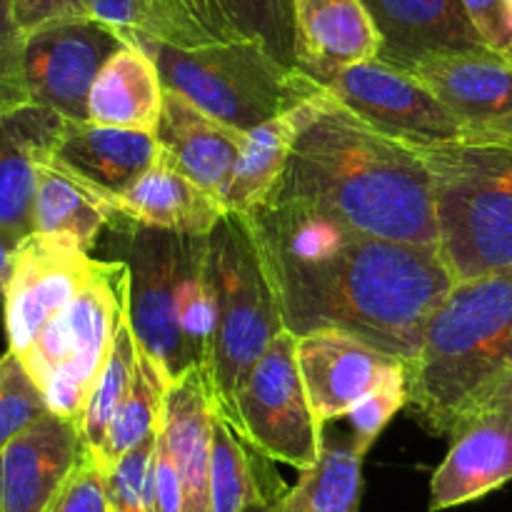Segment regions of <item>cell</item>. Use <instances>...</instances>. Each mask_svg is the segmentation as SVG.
Returning <instances> with one entry per match:
<instances>
[{
  "label": "cell",
  "instance_id": "1",
  "mask_svg": "<svg viewBox=\"0 0 512 512\" xmlns=\"http://www.w3.org/2000/svg\"><path fill=\"white\" fill-rule=\"evenodd\" d=\"M293 335L335 328L410 363L455 285L438 248L358 233L305 200L270 195L248 213Z\"/></svg>",
  "mask_w": 512,
  "mask_h": 512
},
{
  "label": "cell",
  "instance_id": "2",
  "mask_svg": "<svg viewBox=\"0 0 512 512\" xmlns=\"http://www.w3.org/2000/svg\"><path fill=\"white\" fill-rule=\"evenodd\" d=\"M293 113L298 135L273 195L318 205L373 238L438 248L433 180L413 145L375 130L323 85Z\"/></svg>",
  "mask_w": 512,
  "mask_h": 512
},
{
  "label": "cell",
  "instance_id": "3",
  "mask_svg": "<svg viewBox=\"0 0 512 512\" xmlns=\"http://www.w3.org/2000/svg\"><path fill=\"white\" fill-rule=\"evenodd\" d=\"M510 383L512 268H503L460 280L433 310L408 363V405L430 433L453 438Z\"/></svg>",
  "mask_w": 512,
  "mask_h": 512
},
{
  "label": "cell",
  "instance_id": "4",
  "mask_svg": "<svg viewBox=\"0 0 512 512\" xmlns=\"http://www.w3.org/2000/svg\"><path fill=\"white\" fill-rule=\"evenodd\" d=\"M410 145L433 180L438 255L450 278L512 268V140Z\"/></svg>",
  "mask_w": 512,
  "mask_h": 512
},
{
  "label": "cell",
  "instance_id": "5",
  "mask_svg": "<svg viewBox=\"0 0 512 512\" xmlns=\"http://www.w3.org/2000/svg\"><path fill=\"white\" fill-rule=\"evenodd\" d=\"M205 273L213 328L203 375L213 410L233 425L245 378L285 330L248 215L228 210L215 223L208 233Z\"/></svg>",
  "mask_w": 512,
  "mask_h": 512
},
{
  "label": "cell",
  "instance_id": "6",
  "mask_svg": "<svg viewBox=\"0 0 512 512\" xmlns=\"http://www.w3.org/2000/svg\"><path fill=\"white\" fill-rule=\"evenodd\" d=\"M123 35L155 60L165 88L245 133L293 110L320 85L255 40L180 48L140 30Z\"/></svg>",
  "mask_w": 512,
  "mask_h": 512
},
{
  "label": "cell",
  "instance_id": "7",
  "mask_svg": "<svg viewBox=\"0 0 512 512\" xmlns=\"http://www.w3.org/2000/svg\"><path fill=\"white\" fill-rule=\"evenodd\" d=\"M125 308L128 265L120 258L95 260L93 273L68 308L55 315L35 343L18 355L43 390L50 413L80 425Z\"/></svg>",
  "mask_w": 512,
  "mask_h": 512
},
{
  "label": "cell",
  "instance_id": "8",
  "mask_svg": "<svg viewBox=\"0 0 512 512\" xmlns=\"http://www.w3.org/2000/svg\"><path fill=\"white\" fill-rule=\"evenodd\" d=\"M120 260L128 265V315L143 353L165 380L198 368L180 328V278L193 235L120 218Z\"/></svg>",
  "mask_w": 512,
  "mask_h": 512
},
{
  "label": "cell",
  "instance_id": "9",
  "mask_svg": "<svg viewBox=\"0 0 512 512\" xmlns=\"http://www.w3.org/2000/svg\"><path fill=\"white\" fill-rule=\"evenodd\" d=\"M235 433L273 463L310 470L323 450V423L310 405L298 365V340L275 335L245 378L235 405Z\"/></svg>",
  "mask_w": 512,
  "mask_h": 512
},
{
  "label": "cell",
  "instance_id": "10",
  "mask_svg": "<svg viewBox=\"0 0 512 512\" xmlns=\"http://www.w3.org/2000/svg\"><path fill=\"white\" fill-rule=\"evenodd\" d=\"M93 265L90 250L63 235L30 233L20 240L0 288L8 350L23 355L45 325L68 308Z\"/></svg>",
  "mask_w": 512,
  "mask_h": 512
},
{
  "label": "cell",
  "instance_id": "11",
  "mask_svg": "<svg viewBox=\"0 0 512 512\" xmlns=\"http://www.w3.org/2000/svg\"><path fill=\"white\" fill-rule=\"evenodd\" d=\"M128 43L98 18H75L25 35L23 73L28 100L68 120H88V98L100 68Z\"/></svg>",
  "mask_w": 512,
  "mask_h": 512
},
{
  "label": "cell",
  "instance_id": "12",
  "mask_svg": "<svg viewBox=\"0 0 512 512\" xmlns=\"http://www.w3.org/2000/svg\"><path fill=\"white\" fill-rule=\"evenodd\" d=\"M323 88L375 130L403 143L468 138V128L418 78L380 60L350 65Z\"/></svg>",
  "mask_w": 512,
  "mask_h": 512
},
{
  "label": "cell",
  "instance_id": "13",
  "mask_svg": "<svg viewBox=\"0 0 512 512\" xmlns=\"http://www.w3.org/2000/svg\"><path fill=\"white\" fill-rule=\"evenodd\" d=\"M153 38L180 48L255 40L298 68L285 0H153Z\"/></svg>",
  "mask_w": 512,
  "mask_h": 512
},
{
  "label": "cell",
  "instance_id": "14",
  "mask_svg": "<svg viewBox=\"0 0 512 512\" xmlns=\"http://www.w3.org/2000/svg\"><path fill=\"white\" fill-rule=\"evenodd\" d=\"M405 70L468 128V138H493L512 123V60L500 50H443Z\"/></svg>",
  "mask_w": 512,
  "mask_h": 512
},
{
  "label": "cell",
  "instance_id": "15",
  "mask_svg": "<svg viewBox=\"0 0 512 512\" xmlns=\"http://www.w3.org/2000/svg\"><path fill=\"white\" fill-rule=\"evenodd\" d=\"M80 425L45 413L0 450V512H45L80 460Z\"/></svg>",
  "mask_w": 512,
  "mask_h": 512
},
{
  "label": "cell",
  "instance_id": "16",
  "mask_svg": "<svg viewBox=\"0 0 512 512\" xmlns=\"http://www.w3.org/2000/svg\"><path fill=\"white\" fill-rule=\"evenodd\" d=\"M298 365L320 423L340 420L388 373L398 358L345 330L323 328L295 335Z\"/></svg>",
  "mask_w": 512,
  "mask_h": 512
},
{
  "label": "cell",
  "instance_id": "17",
  "mask_svg": "<svg viewBox=\"0 0 512 512\" xmlns=\"http://www.w3.org/2000/svg\"><path fill=\"white\" fill-rule=\"evenodd\" d=\"M290 18L295 63L315 83L380 58L383 35L363 0H293Z\"/></svg>",
  "mask_w": 512,
  "mask_h": 512
},
{
  "label": "cell",
  "instance_id": "18",
  "mask_svg": "<svg viewBox=\"0 0 512 512\" xmlns=\"http://www.w3.org/2000/svg\"><path fill=\"white\" fill-rule=\"evenodd\" d=\"M160 155L155 133L63 118L48 158L108 198L125 193Z\"/></svg>",
  "mask_w": 512,
  "mask_h": 512
},
{
  "label": "cell",
  "instance_id": "19",
  "mask_svg": "<svg viewBox=\"0 0 512 512\" xmlns=\"http://www.w3.org/2000/svg\"><path fill=\"white\" fill-rule=\"evenodd\" d=\"M512 480V413L493 410L450 438V450L430 480V510H450L485 498Z\"/></svg>",
  "mask_w": 512,
  "mask_h": 512
},
{
  "label": "cell",
  "instance_id": "20",
  "mask_svg": "<svg viewBox=\"0 0 512 512\" xmlns=\"http://www.w3.org/2000/svg\"><path fill=\"white\" fill-rule=\"evenodd\" d=\"M155 138L160 150L170 155L188 178L225 203L245 130L205 113L188 98L165 88Z\"/></svg>",
  "mask_w": 512,
  "mask_h": 512
},
{
  "label": "cell",
  "instance_id": "21",
  "mask_svg": "<svg viewBox=\"0 0 512 512\" xmlns=\"http://www.w3.org/2000/svg\"><path fill=\"white\" fill-rule=\"evenodd\" d=\"M60 123L63 115L33 103L0 110V233L15 243L33 233L38 163Z\"/></svg>",
  "mask_w": 512,
  "mask_h": 512
},
{
  "label": "cell",
  "instance_id": "22",
  "mask_svg": "<svg viewBox=\"0 0 512 512\" xmlns=\"http://www.w3.org/2000/svg\"><path fill=\"white\" fill-rule=\"evenodd\" d=\"M383 35L380 63L405 70L443 50L485 45L475 33L463 0H363Z\"/></svg>",
  "mask_w": 512,
  "mask_h": 512
},
{
  "label": "cell",
  "instance_id": "23",
  "mask_svg": "<svg viewBox=\"0 0 512 512\" xmlns=\"http://www.w3.org/2000/svg\"><path fill=\"white\" fill-rule=\"evenodd\" d=\"M113 203L120 218L130 223L185 235H208L228 213L223 200L200 188L163 150L125 193L115 195Z\"/></svg>",
  "mask_w": 512,
  "mask_h": 512
},
{
  "label": "cell",
  "instance_id": "24",
  "mask_svg": "<svg viewBox=\"0 0 512 512\" xmlns=\"http://www.w3.org/2000/svg\"><path fill=\"white\" fill-rule=\"evenodd\" d=\"M210 403L208 385L200 368L170 380L163 398L160 435L183 480L185 510L210 512Z\"/></svg>",
  "mask_w": 512,
  "mask_h": 512
},
{
  "label": "cell",
  "instance_id": "25",
  "mask_svg": "<svg viewBox=\"0 0 512 512\" xmlns=\"http://www.w3.org/2000/svg\"><path fill=\"white\" fill-rule=\"evenodd\" d=\"M163 95L165 85L155 60L128 38L95 78L88 98V120L155 133Z\"/></svg>",
  "mask_w": 512,
  "mask_h": 512
},
{
  "label": "cell",
  "instance_id": "26",
  "mask_svg": "<svg viewBox=\"0 0 512 512\" xmlns=\"http://www.w3.org/2000/svg\"><path fill=\"white\" fill-rule=\"evenodd\" d=\"M118 218L113 198L95 190L43 155L33 203V233L63 235L90 250L98 235Z\"/></svg>",
  "mask_w": 512,
  "mask_h": 512
},
{
  "label": "cell",
  "instance_id": "27",
  "mask_svg": "<svg viewBox=\"0 0 512 512\" xmlns=\"http://www.w3.org/2000/svg\"><path fill=\"white\" fill-rule=\"evenodd\" d=\"M263 453L245 443L233 425L213 410L210 420V512H253L273 505L280 480Z\"/></svg>",
  "mask_w": 512,
  "mask_h": 512
},
{
  "label": "cell",
  "instance_id": "28",
  "mask_svg": "<svg viewBox=\"0 0 512 512\" xmlns=\"http://www.w3.org/2000/svg\"><path fill=\"white\" fill-rule=\"evenodd\" d=\"M295 135L298 120L293 110H285L245 133V143L225 193V208L248 215L273 195L288 168Z\"/></svg>",
  "mask_w": 512,
  "mask_h": 512
},
{
  "label": "cell",
  "instance_id": "29",
  "mask_svg": "<svg viewBox=\"0 0 512 512\" xmlns=\"http://www.w3.org/2000/svg\"><path fill=\"white\" fill-rule=\"evenodd\" d=\"M363 458L353 440L323 443L318 463L300 473V480L260 512H360Z\"/></svg>",
  "mask_w": 512,
  "mask_h": 512
},
{
  "label": "cell",
  "instance_id": "30",
  "mask_svg": "<svg viewBox=\"0 0 512 512\" xmlns=\"http://www.w3.org/2000/svg\"><path fill=\"white\" fill-rule=\"evenodd\" d=\"M138 363L140 345L133 333V325H130L128 308H125L118 330H115L113 348H110L108 360H105L103 370L95 380L93 393H90L88 405H85L83 418H80V435H83L85 450L93 458L100 453L105 438H108L115 413H118L130 385H133Z\"/></svg>",
  "mask_w": 512,
  "mask_h": 512
},
{
  "label": "cell",
  "instance_id": "31",
  "mask_svg": "<svg viewBox=\"0 0 512 512\" xmlns=\"http://www.w3.org/2000/svg\"><path fill=\"white\" fill-rule=\"evenodd\" d=\"M165 388H168L165 375L160 373L158 365L140 348V363L138 370H135L133 385H130L123 405L115 413L113 425H110L108 438H105L100 453L95 458L90 455L100 468L105 470L115 460L123 458L128 450L138 448L143 440L158 433L160 418H163Z\"/></svg>",
  "mask_w": 512,
  "mask_h": 512
},
{
  "label": "cell",
  "instance_id": "32",
  "mask_svg": "<svg viewBox=\"0 0 512 512\" xmlns=\"http://www.w3.org/2000/svg\"><path fill=\"white\" fill-rule=\"evenodd\" d=\"M403 405H408V363L398 360L345 415L353 425V443L360 453L373 448Z\"/></svg>",
  "mask_w": 512,
  "mask_h": 512
},
{
  "label": "cell",
  "instance_id": "33",
  "mask_svg": "<svg viewBox=\"0 0 512 512\" xmlns=\"http://www.w3.org/2000/svg\"><path fill=\"white\" fill-rule=\"evenodd\" d=\"M45 413L43 390L30 378L23 360L8 350L0 358V450Z\"/></svg>",
  "mask_w": 512,
  "mask_h": 512
},
{
  "label": "cell",
  "instance_id": "34",
  "mask_svg": "<svg viewBox=\"0 0 512 512\" xmlns=\"http://www.w3.org/2000/svg\"><path fill=\"white\" fill-rule=\"evenodd\" d=\"M158 433L103 470L108 512H153V455Z\"/></svg>",
  "mask_w": 512,
  "mask_h": 512
},
{
  "label": "cell",
  "instance_id": "35",
  "mask_svg": "<svg viewBox=\"0 0 512 512\" xmlns=\"http://www.w3.org/2000/svg\"><path fill=\"white\" fill-rule=\"evenodd\" d=\"M25 35L15 20L13 0H0V110L30 103L23 73Z\"/></svg>",
  "mask_w": 512,
  "mask_h": 512
},
{
  "label": "cell",
  "instance_id": "36",
  "mask_svg": "<svg viewBox=\"0 0 512 512\" xmlns=\"http://www.w3.org/2000/svg\"><path fill=\"white\" fill-rule=\"evenodd\" d=\"M45 512H108L105 473L88 453Z\"/></svg>",
  "mask_w": 512,
  "mask_h": 512
},
{
  "label": "cell",
  "instance_id": "37",
  "mask_svg": "<svg viewBox=\"0 0 512 512\" xmlns=\"http://www.w3.org/2000/svg\"><path fill=\"white\" fill-rule=\"evenodd\" d=\"M13 10L23 35L63 20L93 18L90 0H13Z\"/></svg>",
  "mask_w": 512,
  "mask_h": 512
},
{
  "label": "cell",
  "instance_id": "38",
  "mask_svg": "<svg viewBox=\"0 0 512 512\" xmlns=\"http://www.w3.org/2000/svg\"><path fill=\"white\" fill-rule=\"evenodd\" d=\"M185 493L183 480H180L178 468H175L170 450L165 445L163 435L158 428V440H155L153 455V512H183Z\"/></svg>",
  "mask_w": 512,
  "mask_h": 512
},
{
  "label": "cell",
  "instance_id": "39",
  "mask_svg": "<svg viewBox=\"0 0 512 512\" xmlns=\"http://www.w3.org/2000/svg\"><path fill=\"white\" fill-rule=\"evenodd\" d=\"M463 8L473 23L475 33L488 48L500 50V53L510 48L512 25L503 0H463Z\"/></svg>",
  "mask_w": 512,
  "mask_h": 512
},
{
  "label": "cell",
  "instance_id": "40",
  "mask_svg": "<svg viewBox=\"0 0 512 512\" xmlns=\"http://www.w3.org/2000/svg\"><path fill=\"white\" fill-rule=\"evenodd\" d=\"M90 13L120 33H153V0H90Z\"/></svg>",
  "mask_w": 512,
  "mask_h": 512
},
{
  "label": "cell",
  "instance_id": "41",
  "mask_svg": "<svg viewBox=\"0 0 512 512\" xmlns=\"http://www.w3.org/2000/svg\"><path fill=\"white\" fill-rule=\"evenodd\" d=\"M15 240H10L8 235L0 233V288H3V280H5V273H8V265H10V258H13L15 253Z\"/></svg>",
  "mask_w": 512,
  "mask_h": 512
},
{
  "label": "cell",
  "instance_id": "42",
  "mask_svg": "<svg viewBox=\"0 0 512 512\" xmlns=\"http://www.w3.org/2000/svg\"><path fill=\"white\" fill-rule=\"evenodd\" d=\"M493 410H505V413H512V383L503 390V395H500L498 403L493 405ZM493 410H490V413H493Z\"/></svg>",
  "mask_w": 512,
  "mask_h": 512
},
{
  "label": "cell",
  "instance_id": "43",
  "mask_svg": "<svg viewBox=\"0 0 512 512\" xmlns=\"http://www.w3.org/2000/svg\"><path fill=\"white\" fill-rule=\"evenodd\" d=\"M490 140H512V123L505 125V128L500 130L498 135H493V138H490Z\"/></svg>",
  "mask_w": 512,
  "mask_h": 512
},
{
  "label": "cell",
  "instance_id": "44",
  "mask_svg": "<svg viewBox=\"0 0 512 512\" xmlns=\"http://www.w3.org/2000/svg\"><path fill=\"white\" fill-rule=\"evenodd\" d=\"M505 3V10H508V18H510V25H512V0H503Z\"/></svg>",
  "mask_w": 512,
  "mask_h": 512
},
{
  "label": "cell",
  "instance_id": "45",
  "mask_svg": "<svg viewBox=\"0 0 512 512\" xmlns=\"http://www.w3.org/2000/svg\"><path fill=\"white\" fill-rule=\"evenodd\" d=\"M285 5H288V10L293 13V0H285Z\"/></svg>",
  "mask_w": 512,
  "mask_h": 512
},
{
  "label": "cell",
  "instance_id": "46",
  "mask_svg": "<svg viewBox=\"0 0 512 512\" xmlns=\"http://www.w3.org/2000/svg\"><path fill=\"white\" fill-rule=\"evenodd\" d=\"M505 55H508V58L512 60V43H510V48H508V50H505Z\"/></svg>",
  "mask_w": 512,
  "mask_h": 512
}]
</instances>
